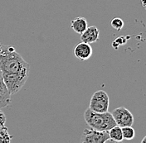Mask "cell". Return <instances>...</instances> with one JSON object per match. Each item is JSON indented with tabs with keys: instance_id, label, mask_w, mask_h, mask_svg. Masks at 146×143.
<instances>
[{
	"instance_id": "obj_5",
	"label": "cell",
	"mask_w": 146,
	"mask_h": 143,
	"mask_svg": "<svg viewBox=\"0 0 146 143\" xmlns=\"http://www.w3.org/2000/svg\"><path fill=\"white\" fill-rule=\"evenodd\" d=\"M110 141L109 131H98L93 128L85 129L82 133V143H105Z\"/></svg>"
},
{
	"instance_id": "obj_9",
	"label": "cell",
	"mask_w": 146,
	"mask_h": 143,
	"mask_svg": "<svg viewBox=\"0 0 146 143\" xmlns=\"http://www.w3.org/2000/svg\"><path fill=\"white\" fill-rule=\"evenodd\" d=\"M11 103V94H9L4 81L3 79V74L0 71V108L6 107Z\"/></svg>"
},
{
	"instance_id": "obj_7",
	"label": "cell",
	"mask_w": 146,
	"mask_h": 143,
	"mask_svg": "<svg viewBox=\"0 0 146 143\" xmlns=\"http://www.w3.org/2000/svg\"><path fill=\"white\" fill-rule=\"evenodd\" d=\"M92 53L93 50L91 45L83 42L77 44L74 48V55L76 58H77L80 61L89 60L92 55Z\"/></svg>"
},
{
	"instance_id": "obj_15",
	"label": "cell",
	"mask_w": 146,
	"mask_h": 143,
	"mask_svg": "<svg viewBox=\"0 0 146 143\" xmlns=\"http://www.w3.org/2000/svg\"><path fill=\"white\" fill-rule=\"evenodd\" d=\"M15 51V48L13 46L3 45L2 43H0V55L1 54L7 53L9 51Z\"/></svg>"
},
{
	"instance_id": "obj_16",
	"label": "cell",
	"mask_w": 146,
	"mask_h": 143,
	"mask_svg": "<svg viewBox=\"0 0 146 143\" xmlns=\"http://www.w3.org/2000/svg\"><path fill=\"white\" fill-rule=\"evenodd\" d=\"M5 123H6V116L0 108V126H5Z\"/></svg>"
},
{
	"instance_id": "obj_3",
	"label": "cell",
	"mask_w": 146,
	"mask_h": 143,
	"mask_svg": "<svg viewBox=\"0 0 146 143\" xmlns=\"http://www.w3.org/2000/svg\"><path fill=\"white\" fill-rule=\"evenodd\" d=\"M4 84L12 95L17 94L21 90L27 81L28 75L16 74V73H2Z\"/></svg>"
},
{
	"instance_id": "obj_12",
	"label": "cell",
	"mask_w": 146,
	"mask_h": 143,
	"mask_svg": "<svg viewBox=\"0 0 146 143\" xmlns=\"http://www.w3.org/2000/svg\"><path fill=\"white\" fill-rule=\"evenodd\" d=\"M13 136L9 134L8 128L5 126H0V143H9L12 141Z\"/></svg>"
},
{
	"instance_id": "obj_8",
	"label": "cell",
	"mask_w": 146,
	"mask_h": 143,
	"mask_svg": "<svg viewBox=\"0 0 146 143\" xmlns=\"http://www.w3.org/2000/svg\"><path fill=\"white\" fill-rule=\"evenodd\" d=\"M100 36V31L96 26L88 27L82 34H81V40L83 42L91 44L98 41Z\"/></svg>"
},
{
	"instance_id": "obj_10",
	"label": "cell",
	"mask_w": 146,
	"mask_h": 143,
	"mask_svg": "<svg viewBox=\"0 0 146 143\" xmlns=\"http://www.w3.org/2000/svg\"><path fill=\"white\" fill-rule=\"evenodd\" d=\"M71 27L73 31L78 34H82V32L88 27V23L86 19L82 17H78L76 19H73L71 22Z\"/></svg>"
},
{
	"instance_id": "obj_17",
	"label": "cell",
	"mask_w": 146,
	"mask_h": 143,
	"mask_svg": "<svg viewBox=\"0 0 146 143\" xmlns=\"http://www.w3.org/2000/svg\"><path fill=\"white\" fill-rule=\"evenodd\" d=\"M125 42V37H124V36H119L116 40H115V41L113 42V43H117V44H119L118 47L119 45H123Z\"/></svg>"
},
{
	"instance_id": "obj_18",
	"label": "cell",
	"mask_w": 146,
	"mask_h": 143,
	"mask_svg": "<svg viewBox=\"0 0 146 143\" xmlns=\"http://www.w3.org/2000/svg\"><path fill=\"white\" fill-rule=\"evenodd\" d=\"M141 142L142 143H146V136L142 139V141H141Z\"/></svg>"
},
{
	"instance_id": "obj_1",
	"label": "cell",
	"mask_w": 146,
	"mask_h": 143,
	"mask_svg": "<svg viewBox=\"0 0 146 143\" xmlns=\"http://www.w3.org/2000/svg\"><path fill=\"white\" fill-rule=\"evenodd\" d=\"M29 64L15 51L0 55V71L2 73L29 74Z\"/></svg>"
},
{
	"instance_id": "obj_11",
	"label": "cell",
	"mask_w": 146,
	"mask_h": 143,
	"mask_svg": "<svg viewBox=\"0 0 146 143\" xmlns=\"http://www.w3.org/2000/svg\"><path fill=\"white\" fill-rule=\"evenodd\" d=\"M110 140L115 142H120L124 140L123 133H122V128L119 126H115L111 129L109 130Z\"/></svg>"
},
{
	"instance_id": "obj_14",
	"label": "cell",
	"mask_w": 146,
	"mask_h": 143,
	"mask_svg": "<svg viewBox=\"0 0 146 143\" xmlns=\"http://www.w3.org/2000/svg\"><path fill=\"white\" fill-rule=\"evenodd\" d=\"M110 25L115 30L120 31L124 27V21L120 18H113L110 22Z\"/></svg>"
},
{
	"instance_id": "obj_2",
	"label": "cell",
	"mask_w": 146,
	"mask_h": 143,
	"mask_svg": "<svg viewBox=\"0 0 146 143\" xmlns=\"http://www.w3.org/2000/svg\"><path fill=\"white\" fill-rule=\"evenodd\" d=\"M84 118L91 128L98 131H109L113 127L116 126L112 113L109 112L96 113L88 107L84 113Z\"/></svg>"
},
{
	"instance_id": "obj_13",
	"label": "cell",
	"mask_w": 146,
	"mask_h": 143,
	"mask_svg": "<svg viewBox=\"0 0 146 143\" xmlns=\"http://www.w3.org/2000/svg\"><path fill=\"white\" fill-rule=\"evenodd\" d=\"M121 128H122V133H123L124 140L130 141V140L135 138V129L132 127V126L124 127H121Z\"/></svg>"
},
{
	"instance_id": "obj_4",
	"label": "cell",
	"mask_w": 146,
	"mask_h": 143,
	"mask_svg": "<svg viewBox=\"0 0 146 143\" xmlns=\"http://www.w3.org/2000/svg\"><path fill=\"white\" fill-rule=\"evenodd\" d=\"M110 105L109 95L104 90H98L93 94L90 100L89 108L96 113L108 112Z\"/></svg>"
},
{
	"instance_id": "obj_6",
	"label": "cell",
	"mask_w": 146,
	"mask_h": 143,
	"mask_svg": "<svg viewBox=\"0 0 146 143\" xmlns=\"http://www.w3.org/2000/svg\"><path fill=\"white\" fill-rule=\"evenodd\" d=\"M112 116L116 123V125L120 127L132 126L134 123V116L126 107H119L115 108L112 112Z\"/></svg>"
}]
</instances>
